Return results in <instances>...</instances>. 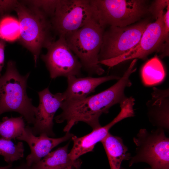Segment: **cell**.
Listing matches in <instances>:
<instances>
[{
    "mask_svg": "<svg viewBox=\"0 0 169 169\" xmlns=\"http://www.w3.org/2000/svg\"><path fill=\"white\" fill-rule=\"evenodd\" d=\"M135 71L133 67L130 66L117 82L105 90L81 100H64L60 107L62 111L55 117V122L60 123L66 121L63 131L66 132H69L79 121L86 123L93 130L100 127V116L108 113L114 105H120L128 98L125 90L132 85L130 77Z\"/></svg>",
    "mask_w": 169,
    "mask_h": 169,
    "instance_id": "cell-1",
    "label": "cell"
},
{
    "mask_svg": "<svg viewBox=\"0 0 169 169\" xmlns=\"http://www.w3.org/2000/svg\"><path fill=\"white\" fill-rule=\"evenodd\" d=\"M14 11L20 26L18 41L32 54L36 66L41 49L54 41L50 18L33 0L18 1Z\"/></svg>",
    "mask_w": 169,
    "mask_h": 169,
    "instance_id": "cell-2",
    "label": "cell"
},
{
    "mask_svg": "<svg viewBox=\"0 0 169 169\" xmlns=\"http://www.w3.org/2000/svg\"><path fill=\"white\" fill-rule=\"evenodd\" d=\"M30 73L25 75L18 71L15 62L7 63L4 74L0 76V115L8 112L20 114L29 124H34L37 107L32 104L26 92Z\"/></svg>",
    "mask_w": 169,
    "mask_h": 169,
    "instance_id": "cell-3",
    "label": "cell"
},
{
    "mask_svg": "<svg viewBox=\"0 0 169 169\" xmlns=\"http://www.w3.org/2000/svg\"><path fill=\"white\" fill-rule=\"evenodd\" d=\"M93 18L102 27H124L151 14L145 0H90Z\"/></svg>",
    "mask_w": 169,
    "mask_h": 169,
    "instance_id": "cell-4",
    "label": "cell"
},
{
    "mask_svg": "<svg viewBox=\"0 0 169 169\" xmlns=\"http://www.w3.org/2000/svg\"><path fill=\"white\" fill-rule=\"evenodd\" d=\"M105 29L93 18L65 38L82 68L91 75H100L105 72L98 59Z\"/></svg>",
    "mask_w": 169,
    "mask_h": 169,
    "instance_id": "cell-5",
    "label": "cell"
},
{
    "mask_svg": "<svg viewBox=\"0 0 169 169\" xmlns=\"http://www.w3.org/2000/svg\"><path fill=\"white\" fill-rule=\"evenodd\" d=\"M133 141L136 146V155L131 158L129 166L143 162L151 169H169V138L163 129L149 131L141 129Z\"/></svg>",
    "mask_w": 169,
    "mask_h": 169,
    "instance_id": "cell-6",
    "label": "cell"
},
{
    "mask_svg": "<svg viewBox=\"0 0 169 169\" xmlns=\"http://www.w3.org/2000/svg\"><path fill=\"white\" fill-rule=\"evenodd\" d=\"M93 18L90 0H58L50 19L54 32L65 38Z\"/></svg>",
    "mask_w": 169,
    "mask_h": 169,
    "instance_id": "cell-7",
    "label": "cell"
},
{
    "mask_svg": "<svg viewBox=\"0 0 169 169\" xmlns=\"http://www.w3.org/2000/svg\"><path fill=\"white\" fill-rule=\"evenodd\" d=\"M150 23L146 19L124 27H109L103 33L99 62L117 57L135 47Z\"/></svg>",
    "mask_w": 169,
    "mask_h": 169,
    "instance_id": "cell-8",
    "label": "cell"
},
{
    "mask_svg": "<svg viewBox=\"0 0 169 169\" xmlns=\"http://www.w3.org/2000/svg\"><path fill=\"white\" fill-rule=\"evenodd\" d=\"M46 54L41 58L45 63L51 79L81 74L82 65L69 48L65 37L59 36L46 48Z\"/></svg>",
    "mask_w": 169,
    "mask_h": 169,
    "instance_id": "cell-9",
    "label": "cell"
},
{
    "mask_svg": "<svg viewBox=\"0 0 169 169\" xmlns=\"http://www.w3.org/2000/svg\"><path fill=\"white\" fill-rule=\"evenodd\" d=\"M164 13L163 10L160 11L156 20L149 23L135 47L117 57L101 61L100 64L112 67L130 59H145L149 54L160 50L164 43Z\"/></svg>",
    "mask_w": 169,
    "mask_h": 169,
    "instance_id": "cell-10",
    "label": "cell"
},
{
    "mask_svg": "<svg viewBox=\"0 0 169 169\" xmlns=\"http://www.w3.org/2000/svg\"><path fill=\"white\" fill-rule=\"evenodd\" d=\"M39 103L37 107L35 120L31 127L35 136L45 134L49 137H54L53 131L54 115L64 100L63 93H52L47 88L38 92Z\"/></svg>",
    "mask_w": 169,
    "mask_h": 169,
    "instance_id": "cell-11",
    "label": "cell"
},
{
    "mask_svg": "<svg viewBox=\"0 0 169 169\" xmlns=\"http://www.w3.org/2000/svg\"><path fill=\"white\" fill-rule=\"evenodd\" d=\"M120 108V111L117 116L105 125L94 129L83 136L77 137L74 135L72 137L73 145L68 154L71 159L76 160L80 156L92 151L96 144L105 137L113 125L124 119L134 116L133 110L129 106L125 105Z\"/></svg>",
    "mask_w": 169,
    "mask_h": 169,
    "instance_id": "cell-12",
    "label": "cell"
},
{
    "mask_svg": "<svg viewBox=\"0 0 169 169\" xmlns=\"http://www.w3.org/2000/svg\"><path fill=\"white\" fill-rule=\"evenodd\" d=\"M74 136L68 132L64 136L58 138L51 137L43 133L37 136L33 134L31 127L27 126L22 135L17 139L24 141L28 145L31 152L26 158V163L31 166L39 161L54 147L71 138Z\"/></svg>",
    "mask_w": 169,
    "mask_h": 169,
    "instance_id": "cell-13",
    "label": "cell"
},
{
    "mask_svg": "<svg viewBox=\"0 0 169 169\" xmlns=\"http://www.w3.org/2000/svg\"><path fill=\"white\" fill-rule=\"evenodd\" d=\"M146 103L147 114L153 126L165 130L169 128V90L154 87Z\"/></svg>",
    "mask_w": 169,
    "mask_h": 169,
    "instance_id": "cell-14",
    "label": "cell"
},
{
    "mask_svg": "<svg viewBox=\"0 0 169 169\" xmlns=\"http://www.w3.org/2000/svg\"><path fill=\"white\" fill-rule=\"evenodd\" d=\"M120 78L115 75L100 77L69 76L67 78V89L63 93L64 100H76L84 99L94 92L95 88L101 84L111 80H118Z\"/></svg>",
    "mask_w": 169,
    "mask_h": 169,
    "instance_id": "cell-15",
    "label": "cell"
},
{
    "mask_svg": "<svg viewBox=\"0 0 169 169\" xmlns=\"http://www.w3.org/2000/svg\"><path fill=\"white\" fill-rule=\"evenodd\" d=\"M69 143L50 152L38 162L31 166L32 169H62L71 166L76 169L79 168L80 160H72L68 152Z\"/></svg>",
    "mask_w": 169,
    "mask_h": 169,
    "instance_id": "cell-16",
    "label": "cell"
},
{
    "mask_svg": "<svg viewBox=\"0 0 169 169\" xmlns=\"http://www.w3.org/2000/svg\"><path fill=\"white\" fill-rule=\"evenodd\" d=\"M101 142L106 152L110 169H120L122 162L130 160L131 157L121 137L109 132Z\"/></svg>",
    "mask_w": 169,
    "mask_h": 169,
    "instance_id": "cell-17",
    "label": "cell"
},
{
    "mask_svg": "<svg viewBox=\"0 0 169 169\" xmlns=\"http://www.w3.org/2000/svg\"><path fill=\"white\" fill-rule=\"evenodd\" d=\"M165 75L163 65L157 56L146 62L141 70L143 82L147 86L154 85L161 83L164 79Z\"/></svg>",
    "mask_w": 169,
    "mask_h": 169,
    "instance_id": "cell-18",
    "label": "cell"
},
{
    "mask_svg": "<svg viewBox=\"0 0 169 169\" xmlns=\"http://www.w3.org/2000/svg\"><path fill=\"white\" fill-rule=\"evenodd\" d=\"M25 127L24 119L22 116L4 117L0 121V136L10 140L17 139L22 135Z\"/></svg>",
    "mask_w": 169,
    "mask_h": 169,
    "instance_id": "cell-19",
    "label": "cell"
},
{
    "mask_svg": "<svg viewBox=\"0 0 169 169\" xmlns=\"http://www.w3.org/2000/svg\"><path fill=\"white\" fill-rule=\"evenodd\" d=\"M24 155L23 143L19 142L14 144L10 140L0 138V155L8 164L23 158Z\"/></svg>",
    "mask_w": 169,
    "mask_h": 169,
    "instance_id": "cell-20",
    "label": "cell"
},
{
    "mask_svg": "<svg viewBox=\"0 0 169 169\" xmlns=\"http://www.w3.org/2000/svg\"><path fill=\"white\" fill-rule=\"evenodd\" d=\"M20 35L18 21L8 15L0 18V38L6 42H13L18 40Z\"/></svg>",
    "mask_w": 169,
    "mask_h": 169,
    "instance_id": "cell-21",
    "label": "cell"
},
{
    "mask_svg": "<svg viewBox=\"0 0 169 169\" xmlns=\"http://www.w3.org/2000/svg\"><path fill=\"white\" fill-rule=\"evenodd\" d=\"M17 0H0V18L14 10Z\"/></svg>",
    "mask_w": 169,
    "mask_h": 169,
    "instance_id": "cell-22",
    "label": "cell"
},
{
    "mask_svg": "<svg viewBox=\"0 0 169 169\" xmlns=\"http://www.w3.org/2000/svg\"><path fill=\"white\" fill-rule=\"evenodd\" d=\"M168 5H169L168 0H155L150 6V9L151 13L156 19L159 12L162 10H164Z\"/></svg>",
    "mask_w": 169,
    "mask_h": 169,
    "instance_id": "cell-23",
    "label": "cell"
},
{
    "mask_svg": "<svg viewBox=\"0 0 169 169\" xmlns=\"http://www.w3.org/2000/svg\"><path fill=\"white\" fill-rule=\"evenodd\" d=\"M166 10L163 13V19L164 23V42L168 44L169 33V5L166 8Z\"/></svg>",
    "mask_w": 169,
    "mask_h": 169,
    "instance_id": "cell-24",
    "label": "cell"
},
{
    "mask_svg": "<svg viewBox=\"0 0 169 169\" xmlns=\"http://www.w3.org/2000/svg\"><path fill=\"white\" fill-rule=\"evenodd\" d=\"M6 42L4 40L0 38V76H1V73L4 64V51Z\"/></svg>",
    "mask_w": 169,
    "mask_h": 169,
    "instance_id": "cell-25",
    "label": "cell"
},
{
    "mask_svg": "<svg viewBox=\"0 0 169 169\" xmlns=\"http://www.w3.org/2000/svg\"><path fill=\"white\" fill-rule=\"evenodd\" d=\"M8 169H32L31 166L28 165L26 163H23L19 166L13 167L12 166Z\"/></svg>",
    "mask_w": 169,
    "mask_h": 169,
    "instance_id": "cell-26",
    "label": "cell"
},
{
    "mask_svg": "<svg viewBox=\"0 0 169 169\" xmlns=\"http://www.w3.org/2000/svg\"><path fill=\"white\" fill-rule=\"evenodd\" d=\"M12 166V164H8V165L3 166L0 167V169H8Z\"/></svg>",
    "mask_w": 169,
    "mask_h": 169,
    "instance_id": "cell-27",
    "label": "cell"
},
{
    "mask_svg": "<svg viewBox=\"0 0 169 169\" xmlns=\"http://www.w3.org/2000/svg\"><path fill=\"white\" fill-rule=\"evenodd\" d=\"M73 167L70 166L62 169H73Z\"/></svg>",
    "mask_w": 169,
    "mask_h": 169,
    "instance_id": "cell-28",
    "label": "cell"
},
{
    "mask_svg": "<svg viewBox=\"0 0 169 169\" xmlns=\"http://www.w3.org/2000/svg\"><path fill=\"white\" fill-rule=\"evenodd\" d=\"M120 169H125L123 168H122V167H121ZM145 169H151V168H145Z\"/></svg>",
    "mask_w": 169,
    "mask_h": 169,
    "instance_id": "cell-29",
    "label": "cell"
}]
</instances>
